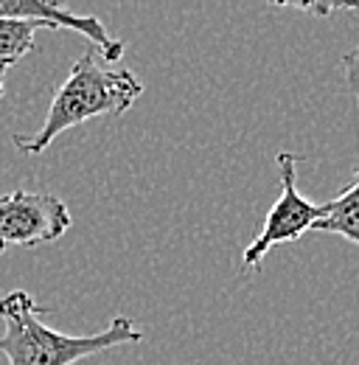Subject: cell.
<instances>
[{"label": "cell", "instance_id": "obj_8", "mask_svg": "<svg viewBox=\"0 0 359 365\" xmlns=\"http://www.w3.org/2000/svg\"><path fill=\"white\" fill-rule=\"evenodd\" d=\"M340 65H343V73H345L348 88H351V93L357 96V101H359V46H354L351 51H345L343 59H340Z\"/></svg>", "mask_w": 359, "mask_h": 365}, {"label": "cell", "instance_id": "obj_9", "mask_svg": "<svg viewBox=\"0 0 359 365\" xmlns=\"http://www.w3.org/2000/svg\"><path fill=\"white\" fill-rule=\"evenodd\" d=\"M289 9H301V11H312V14H337V11H354L359 3H292Z\"/></svg>", "mask_w": 359, "mask_h": 365}, {"label": "cell", "instance_id": "obj_2", "mask_svg": "<svg viewBox=\"0 0 359 365\" xmlns=\"http://www.w3.org/2000/svg\"><path fill=\"white\" fill-rule=\"evenodd\" d=\"M0 318L6 326L0 351L9 357V365H76L85 357L143 340V331L124 315L95 334H62L40 320L37 301L23 289L0 298Z\"/></svg>", "mask_w": 359, "mask_h": 365}, {"label": "cell", "instance_id": "obj_4", "mask_svg": "<svg viewBox=\"0 0 359 365\" xmlns=\"http://www.w3.org/2000/svg\"><path fill=\"white\" fill-rule=\"evenodd\" d=\"M71 228V211L56 194L11 191L0 197V253L11 245L37 247Z\"/></svg>", "mask_w": 359, "mask_h": 365}, {"label": "cell", "instance_id": "obj_10", "mask_svg": "<svg viewBox=\"0 0 359 365\" xmlns=\"http://www.w3.org/2000/svg\"><path fill=\"white\" fill-rule=\"evenodd\" d=\"M0 96H3V79H0Z\"/></svg>", "mask_w": 359, "mask_h": 365}, {"label": "cell", "instance_id": "obj_5", "mask_svg": "<svg viewBox=\"0 0 359 365\" xmlns=\"http://www.w3.org/2000/svg\"><path fill=\"white\" fill-rule=\"evenodd\" d=\"M0 17L31 20V23H40L45 29H71V31L88 37L90 43L95 46V53L107 65H113V62H118L124 56V43L113 40L98 17L68 11L59 3H45V0H0Z\"/></svg>", "mask_w": 359, "mask_h": 365}, {"label": "cell", "instance_id": "obj_3", "mask_svg": "<svg viewBox=\"0 0 359 365\" xmlns=\"http://www.w3.org/2000/svg\"><path fill=\"white\" fill-rule=\"evenodd\" d=\"M298 155L281 152L278 155V175H281V197L272 202L261 233L250 242V247L241 256V273L259 270L264 256L275 245L298 242L306 230L314 228L326 217V202H312L298 191Z\"/></svg>", "mask_w": 359, "mask_h": 365}, {"label": "cell", "instance_id": "obj_1", "mask_svg": "<svg viewBox=\"0 0 359 365\" xmlns=\"http://www.w3.org/2000/svg\"><path fill=\"white\" fill-rule=\"evenodd\" d=\"M143 93V82L127 68L107 65L95 51L82 53L68 79L53 93L45 124L34 135H14V146L23 155H40L53 138L98 115H124Z\"/></svg>", "mask_w": 359, "mask_h": 365}, {"label": "cell", "instance_id": "obj_7", "mask_svg": "<svg viewBox=\"0 0 359 365\" xmlns=\"http://www.w3.org/2000/svg\"><path fill=\"white\" fill-rule=\"evenodd\" d=\"M37 29H43L40 23L31 20H9L0 17V79L3 73L20 62L23 56H28L34 51V34Z\"/></svg>", "mask_w": 359, "mask_h": 365}, {"label": "cell", "instance_id": "obj_6", "mask_svg": "<svg viewBox=\"0 0 359 365\" xmlns=\"http://www.w3.org/2000/svg\"><path fill=\"white\" fill-rule=\"evenodd\" d=\"M312 230L320 233H337L348 242L359 245V166L354 169L351 182L337 194L334 200L326 202V217L314 222Z\"/></svg>", "mask_w": 359, "mask_h": 365}]
</instances>
